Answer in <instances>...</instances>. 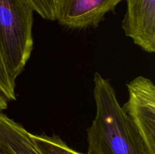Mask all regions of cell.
Wrapping results in <instances>:
<instances>
[{
    "mask_svg": "<svg viewBox=\"0 0 155 154\" xmlns=\"http://www.w3.org/2000/svg\"><path fill=\"white\" fill-rule=\"evenodd\" d=\"M93 82L96 112L87 129L86 154H149L132 127L110 82L95 72Z\"/></svg>",
    "mask_w": 155,
    "mask_h": 154,
    "instance_id": "obj_1",
    "label": "cell"
},
{
    "mask_svg": "<svg viewBox=\"0 0 155 154\" xmlns=\"http://www.w3.org/2000/svg\"><path fill=\"white\" fill-rule=\"evenodd\" d=\"M33 12L24 0H0V51L15 82L33 49Z\"/></svg>",
    "mask_w": 155,
    "mask_h": 154,
    "instance_id": "obj_2",
    "label": "cell"
},
{
    "mask_svg": "<svg viewBox=\"0 0 155 154\" xmlns=\"http://www.w3.org/2000/svg\"><path fill=\"white\" fill-rule=\"evenodd\" d=\"M129 98L123 106L132 127L149 154H155V85L138 76L127 84Z\"/></svg>",
    "mask_w": 155,
    "mask_h": 154,
    "instance_id": "obj_3",
    "label": "cell"
},
{
    "mask_svg": "<svg viewBox=\"0 0 155 154\" xmlns=\"http://www.w3.org/2000/svg\"><path fill=\"white\" fill-rule=\"evenodd\" d=\"M124 0H54L55 21L71 29L97 27Z\"/></svg>",
    "mask_w": 155,
    "mask_h": 154,
    "instance_id": "obj_4",
    "label": "cell"
},
{
    "mask_svg": "<svg viewBox=\"0 0 155 154\" xmlns=\"http://www.w3.org/2000/svg\"><path fill=\"white\" fill-rule=\"evenodd\" d=\"M122 22L127 36L148 53L155 51V0H126Z\"/></svg>",
    "mask_w": 155,
    "mask_h": 154,
    "instance_id": "obj_5",
    "label": "cell"
},
{
    "mask_svg": "<svg viewBox=\"0 0 155 154\" xmlns=\"http://www.w3.org/2000/svg\"><path fill=\"white\" fill-rule=\"evenodd\" d=\"M0 152L2 154H43L31 133L0 112Z\"/></svg>",
    "mask_w": 155,
    "mask_h": 154,
    "instance_id": "obj_6",
    "label": "cell"
},
{
    "mask_svg": "<svg viewBox=\"0 0 155 154\" xmlns=\"http://www.w3.org/2000/svg\"><path fill=\"white\" fill-rule=\"evenodd\" d=\"M31 136L43 154H84L70 147L59 136L33 134Z\"/></svg>",
    "mask_w": 155,
    "mask_h": 154,
    "instance_id": "obj_7",
    "label": "cell"
},
{
    "mask_svg": "<svg viewBox=\"0 0 155 154\" xmlns=\"http://www.w3.org/2000/svg\"><path fill=\"white\" fill-rule=\"evenodd\" d=\"M33 11L48 21H55L54 0H24Z\"/></svg>",
    "mask_w": 155,
    "mask_h": 154,
    "instance_id": "obj_8",
    "label": "cell"
},
{
    "mask_svg": "<svg viewBox=\"0 0 155 154\" xmlns=\"http://www.w3.org/2000/svg\"><path fill=\"white\" fill-rule=\"evenodd\" d=\"M15 85L9 76L0 51V91L8 101L16 99Z\"/></svg>",
    "mask_w": 155,
    "mask_h": 154,
    "instance_id": "obj_9",
    "label": "cell"
},
{
    "mask_svg": "<svg viewBox=\"0 0 155 154\" xmlns=\"http://www.w3.org/2000/svg\"><path fill=\"white\" fill-rule=\"evenodd\" d=\"M8 100L0 91V112L6 110L8 107Z\"/></svg>",
    "mask_w": 155,
    "mask_h": 154,
    "instance_id": "obj_10",
    "label": "cell"
},
{
    "mask_svg": "<svg viewBox=\"0 0 155 154\" xmlns=\"http://www.w3.org/2000/svg\"><path fill=\"white\" fill-rule=\"evenodd\" d=\"M0 154H2V152H0Z\"/></svg>",
    "mask_w": 155,
    "mask_h": 154,
    "instance_id": "obj_11",
    "label": "cell"
}]
</instances>
